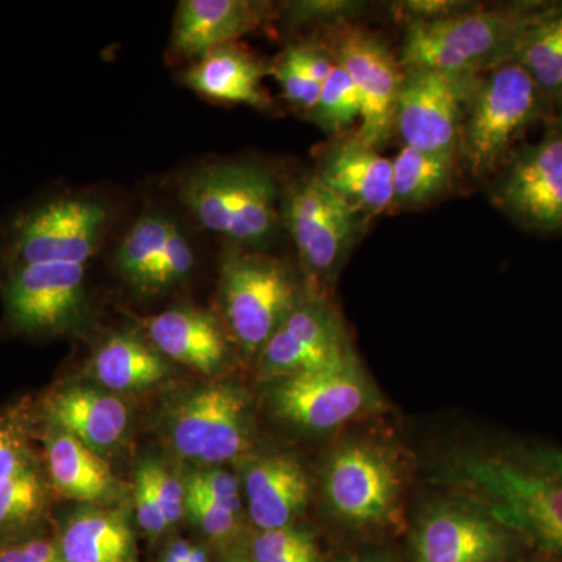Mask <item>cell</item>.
Listing matches in <instances>:
<instances>
[{"label": "cell", "mask_w": 562, "mask_h": 562, "mask_svg": "<svg viewBox=\"0 0 562 562\" xmlns=\"http://www.w3.org/2000/svg\"><path fill=\"white\" fill-rule=\"evenodd\" d=\"M338 317L321 301H301L260 351L265 382L353 366Z\"/></svg>", "instance_id": "cell-12"}, {"label": "cell", "mask_w": 562, "mask_h": 562, "mask_svg": "<svg viewBox=\"0 0 562 562\" xmlns=\"http://www.w3.org/2000/svg\"><path fill=\"white\" fill-rule=\"evenodd\" d=\"M265 76L266 66L232 43L191 63L184 72L183 83L209 101L243 103L265 110L271 105L262 88Z\"/></svg>", "instance_id": "cell-24"}, {"label": "cell", "mask_w": 562, "mask_h": 562, "mask_svg": "<svg viewBox=\"0 0 562 562\" xmlns=\"http://www.w3.org/2000/svg\"><path fill=\"white\" fill-rule=\"evenodd\" d=\"M50 424L76 436L95 453L113 452L131 427L128 406L103 387H61L47 402Z\"/></svg>", "instance_id": "cell-21"}, {"label": "cell", "mask_w": 562, "mask_h": 562, "mask_svg": "<svg viewBox=\"0 0 562 562\" xmlns=\"http://www.w3.org/2000/svg\"><path fill=\"white\" fill-rule=\"evenodd\" d=\"M495 198L524 227L562 231V132L517 151L498 181Z\"/></svg>", "instance_id": "cell-15"}, {"label": "cell", "mask_w": 562, "mask_h": 562, "mask_svg": "<svg viewBox=\"0 0 562 562\" xmlns=\"http://www.w3.org/2000/svg\"><path fill=\"white\" fill-rule=\"evenodd\" d=\"M517 562H524V561H517Z\"/></svg>", "instance_id": "cell-48"}, {"label": "cell", "mask_w": 562, "mask_h": 562, "mask_svg": "<svg viewBox=\"0 0 562 562\" xmlns=\"http://www.w3.org/2000/svg\"><path fill=\"white\" fill-rule=\"evenodd\" d=\"M283 220L305 268L325 279L341 266L361 231L362 214L313 176L292 188Z\"/></svg>", "instance_id": "cell-9"}, {"label": "cell", "mask_w": 562, "mask_h": 562, "mask_svg": "<svg viewBox=\"0 0 562 562\" xmlns=\"http://www.w3.org/2000/svg\"><path fill=\"white\" fill-rule=\"evenodd\" d=\"M312 117L328 133L346 131L361 120V99L346 69L336 61L330 76L322 85L321 99Z\"/></svg>", "instance_id": "cell-30"}, {"label": "cell", "mask_w": 562, "mask_h": 562, "mask_svg": "<svg viewBox=\"0 0 562 562\" xmlns=\"http://www.w3.org/2000/svg\"><path fill=\"white\" fill-rule=\"evenodd\" d=\"M88 265L41 262L0 268L3 321L24 336L61 335L79 324L87 306Z\"/></svg>", "instance_id": "cell-8"}, {"label": "cell", "mask_w": 562, "mask_h": 562, "mask_svg": "<svg viewBox=\"0 0 562 562\" xmlns=\"http://www.w3.org/2000/svg\"><path fill=\"white\" fill-rule=\"evenodd\" d=\"M225 562H244V561L235 560V561H225Z\"/></svg>", "instance_id": "cell-47"}, {"label": "cell", "mask_w": 562, "mask_h": 562, "mask_svg": "<svg viewBox=\"0 0 562 562\" xmlns=\"http://www.w3.org/2000/svg\"><path fill=\"white\" fill-rule=\"evenodd\" d=\"M247 562V561H246Z\"/></svg>", "instance_id": "cell-50"}, {"label": "cell", "mask_w": 562, "mask_h": 562, "mask_svg": "<svg viewBox=\"0 0 562 562\" xmlns=\"http://www.w3.org/2000/svg\"><path fill=\"white\" fill-rule=\"evenodd\" d=\"M135 506L136 519L146 535L157 538L171 528L162 513L146 461L140 462L135 475Z\"/></svg>", "instance_id": "cell-38"}, {"label": "cell", "mask_w": 562, "mask_h": 562, "mask_svg": "<svg viewBox=\"0 0 562 562\" xmlns=\"http://www.w3.org/2000/svg\"><path fill=\"white\" fill-rule=\"evenodd\" d=\"M453 155L430 154L405 146L392 160L394 205H425L449 190Z\"/></svg>", "instance_id": "cell-26"}, {"label": "cell", "mask_w": 562, "mask_h": 562, "mask_svg": "<svg viewBox=\"0 0 562 562\" xmlns=\"http://www.w3.org/2000/svg\"><path fill=\"white\" fill-rule=\"evenodd\" d=\"M475 76L408 69L398 92L395 128L406 146L453 155L460 139L462 105L475 91Z\"/></svg>", "instance_id": "cell-10"}, {"label": "cell", "mask_w": 562, "mask_h": 562, "mask_svg": "<svg viewBox=\"0 0 562 562\" xmlns=\"http://www.w3.org/2000/svg\"><path fill=\"white\" fill-rule=\"evenodd\" d=\"M190 562H209L205 550H202L201 547H194V552L191 554Z\"/></svg>", "instance_id": "cell-44"}, {"label": "cell", "mask_w": 562, "mask_h": 562, "mask_svg": "<svg viewBox=\"0 0 562 562\" xmlns=\"http://www.w3.org/2000/svg\"><path fill=\"white\" fill-rule=\"evenodd\" d=\"M194 547L187 541H173L162 554L161 562H190Z\"/></svg>", "instance_id": "cell-43"}, {"label": "cell", "mask_w": 562, "mask_h": 562, "mask_svg": "<svg viewBox=\"0 0 562 562\" xmlns=\"http://www.w3.org/2000/svg\"><path fill=\"white\" fill-rule=\"evenodd\" d=\"M47 483L38 464L0 486V547L41 535Z\"/></svg>", "instance_id": "cell-27"}, {"label": "cell", "mask_w": 562, "mask_h": 562, "mask_svg": "<svg viewBox=\"0 0 562 562\" xmlns=\"http://www.w3.org/2000/svg\"><path fill=\"white\" fill-rule=\"evenodd\" d=\"M262 10L249 0H183L173 16L169 55L173 61H198L255 31Z\"/></svg>", "instance_id": "cell-18"}, {"label": "cell", "mask_w": 562, "mask_h": 562, "mask_svg": "<svg viewBox=\"0 0 562 562\" xmlns=\"http://www.w3.org/2000/svg\"><path fill=\"white\" fill-rule=\"evenodd\" d=\"M273 412L308 431L341 427L373 405V394L357 364L299 373L273 382Z\"/></svg>", "instance_id": "cell-14"}, {"label": "cell", "mask_w": 562, "mask_h": 562, "mask_svg": "<svg viewBox=\"0 0 562 562\" xmlns=\"http://www.w3.org/2000/svg\"><path fill=\"white\" fill-rule=\"evenodd\" d=\"M272 74L279 80L284 98L301 111L312 114L319 103L322 85L303 72L286 54L281 55Z\"/></svg>", "instance_id": "cell-35"}, {"label": "cell", "mask_w": 562, "mask_h": 562, "mask_svg": "<svg viewBox=\"0 0 562 562\" xmlns=\"http://www.w3.org/2000/svg\"><path fill=\"white\" fill-rule=\"evenodd\" d=\"M284 54H286L303 72L308 74L313 80H316L317 83L321 85L325 83V80L328 79V76H330L336 65L324 50L313 46H302V44H299V46L288 47Z\"/></svg>", "instance_id": "cell-40"}, {"label": "cell", "mask_w": 562, "mask_h": 562, "mask_svg": "<svg viewBox=\"0 0 562 562\" xmlns=\"http://www.w3.org/2000/svg\"><path fill=\"white\" fill-rule=\"evenodd\" d=\"M250 403L236 384L188 392L166 417V438L177 457L199 468H220L241 457L251 441Z\"/></svg>", "instance_id": "cell-7"}, {"label": "cell", "mask_w": 562, "mask_h": 562, "mask_svg": "<svg viewBox=\"0 0 562 562\" xmlns=\"http://www.w3.org/2000/svg\"><path fill=\"white\" fill-rule=\"evenodd\" d=\"M314 176L362 216H379L394 205L392 161L355 138L333 147Z\"/></svg>", "instance_id": "cell-20"}, {"label": "cell", "mask_w": 562, "mask_h": 562, "mask_svg": "<svg viewBox=\"0 0 562 562\" xmlns=\"http://www.w3.org/2000/svg\"><path fill=\"white\" fill-rule=\"evenodd\" d=\"M314 547L312 536L294 527L261 531L254 542V562H290Z\"/></svg>", "instance_id": "cell-34"}, {"label": "cell", "mask_w": 562, "mask_h": 562, "mask_svg": "<svg viewBox=\"0 0 562 562\" xmlns=\"http://www.w3.org/2000/svg\"><path fill=\"white\" fill-rule=\"evenodd\" d=\"M109 210L83 194H52L24 206L0 227V268L79 262L98 254Z\"/></svg>", "instance_id": "cell-4"}, {"label": "cell", "mask_w": 562, "mask_h": 562, "mask_svg": "<svg viewBox=\"0 0 562 562\" xmlns=\"http://www.w3.org/2000/svg\"><path fill=\"white\" fill-rule=\"evenodd\" d=\"M0 562H65L57 538L40 535L0 547Z\"/></svg>", "instance_id": "cell-39"}, {"label": "cell", "mask_w": 562, "mask_h": 562, "mask_svg": "<svg viewBox=\"0 0 562 562\" xmlns=\"http://www.w3.org/2000/svg\"><path fill=\"white\" fill-rule=\"evenodd\" d=\"M512 61L530 74L543 94H561L562 7H554L538 24L532 25Z\"/></svg>", "instance_id": "cell-29"}, {"label": "cell", "mask_w": 562, "mask_h": 562, "mask_svg": "<svg viewBox=\"0 0 562 562\" xmlns=\"http://www.w3.org/2000/svg\"><path fill=\"white\" fill-rule=\"evenodd\" d=\"M173 224L176 221L168 214L147 210L121 239L114 255V265L121 279L136 292H143L147 277L160 261Z\"/></svg>", "instance_id": "cell-28"}, {"label": "cell", "mask_w": 562, "mask_h": 562, "mask_svg": "<svg viewBox=\"0 0 562 562\" xmlns=\"http://www.w3.org/2000/svg\"><path fill=\"white\" fill-rule=\"evenodd\" d=\"M171 372L169 362L150 341L133 333H114L92 355L91 373L103 390H149Z\"/></svg>", "instance_id": "cell-25"}, {"label": "cell", "mask_w": 562, "mask_h": 562, "mask_svg": "<svg viewBox=\"0 0 562 562\" xmlns=\"http://www.w3.org/2000/svg\"><path fill=\"white\" fill-rule=\"evenodd\" d=\"M542 95L530 74L505 63L479 80L469 101L462 150L475 176L492 172L519 138L542 113Z\"/></svg>", "instance_id": "cell-6"}, {"label": "cell", "mask_w": 562, "mask_h": 562, "mask_svg": "<svg viewBox=\"0 0 562 562\" xmlns=\"http://www.w3.org/2000/svg\"><path fill=\"white\" fill-rule=\"evenodd\" d=\"M36 464L24 417H0V486Z\"/></svg>", "instance_id": "cell-32"}, {"label": "cell", "mask_w": 562, "mask_h": 562, "mask_svg": "<svg viewBox=\"0 0 562 562\" xmlns=\"http://www.w3.org/2000/svg\"><path fill=\"white\" fill-rule=\"evenodd\" d=\"M52 487L74 502L109 505L117 494V482L101 454L76 436L50 424L44 436Z\"/></svg>", "instance_id": "cell-23"}, {"label": "cell", "mask_w": 562, "mask_h": 562, "mask_svg": "<svg viewBox=\"0 0 562 562\" xmlns=\"http://www.w3.org/2000/svg\"><path fill=\"white\" fill-rule=\"evenodd\" d=\"M360 9L358 3L341 2V0H333V2H297L292 3V20L295 21H313V20H339L353 13Z\"/></svg>", "instance_id": "cell-41"}, {"label": "cell", "mask_w": 562, "mask_h": 562, "mask_svg": "<svg viewBox=\"0 0 562 562\" xmlns=\"http://www.w3.org/2000/svg\"><path fill=\"white\" fill-rule=\"evenodd\" d=\"M553 9L525 3L409 21L401 65L453 76H475L479 70L498 68L513 60L527 32Z\"/></svg>", "instance_id": "cell-2"}, {"label": "cell", "mask_w": 562, "mask_h": 562, "mask_svg": "<svg viewBox=\"0 0 562 562\" xmlns=\"http://www.w3.org/2000/svg\"><path fill=\"white\" fill-rule=\"evenodd\" d=\"M560 99H561V116H560V125H561V132H562V92L560 94Z\"/></svg>", "instance_id": "cell-46"}, {"label": "cell", "mask_w": 562, "mask_h": 562, "mask_svg": "<svg viewBox=\"0 0 562 562\" xmlns=\"http://www.w3.org/2000/svg\"><path fill=\"white\" fill-rule=\"evenodd\" d=\"M187 514L211 539L225 541L238 530V514L228 512L201 491L187 484Z\"/></svg>", "instance_id": "cell-33"}, {"label": "cell", "mask_w": 562, "mask_h": 562, "mask_svg": "<svg viewBox=\"0 0 562 562\" xmlns=\"http://www.w3.org/2000/svg\"><path fill=\"white\" fill-rule=\"evenodd\" d=\"M324 492L339 519L351 525H376L394 513L401 479L384 450L371 443L349 442L325 465Z\"/></svg>", "instance_id": "cell-11"}, {"label": "cell", "mask_w": 562, "mask_h": 562, "mask_svg": "<svg viewBox=\"0 0 562 562\" xmlns=\"http://www.w3.org/2000/svg\"><path fill=\"white\" fill-rule=\"evenodd\" d=\"M244 562H246V561H244Z\"/></svg>", "instance_id": "cell-49"}, {"label": "cell", "mask_w": 562, "mask_h": 562, "mask_svg": "<svg viewBox=\"0 0 562 562\" xmlns=\"http://www.w3.org/2000/svg\"><path fill=\"white\" fill-rule=\"evenodd\" d=\"M408 13L409 21H432L452 16L464 11V3L447 2V0H414L402 7Z\"/></svg>", "instance_id": "cell-42"}, {"label": "cell", "mask_w": 562, "mask_h": 562, "mask_svg": "<svg viewBox=\"0 0 562 562\" xmlns=\"http://www.w3.org/2000/svg\"><path fill=\"white\" fill-rule=\"evenodd\" d=\"M487 512L541 552L562 557V449L520 446L461 465Z\"/></svg>", "instance_id": "cell-1"}, {"label": "cell", "mask_w": 562, "mask_h": 562, "mask_svg": "<svg viewBox=\"0 0 562 562\" xmlns=\"http://www.w3.org/2000/svg\"><path fill=\"white\" fill-rule=\"evenodd\" d=\"M522 541L490 512L438 503L414 531L416 562H508Z\"/></svg>", "instance_id": "cell-13"}, {"label": "cell", "mask_w": 562, "mask_h": 562, "mask_svg": "<svg viewBox=\"0 0 562 562\" xmlns=\"http://www.w3.org/2000/svg\"><path fill=\"white\" fill-rule=\"evenodd\" d=\"M346 562H382V561L373 560V558H357V560H349Z\"/></svg>", "instance_id": "cell-45"}, {"label": "cell", "mask_w": 562, "mask_h": 562, "mask_svg": "<svg viewBox=\"0 0 562 562\" xmlns=\"http://www.w3.org/2000/svg\"><path fill=\"white\" fill-rule=\"evenodd\" d=\"M179 198L211 235L239 249L271 241L280 224L276 180L250 162L202 166L181 177Z\"/></svg>", "instance_id": "cell-3"}, {"label": "cell", "mask_w": 562, "mask_h": 562, "mask_svg": "<svg viewBox=\"0 0 562 562\" xmlns=\"http://www.w3.org/2000/svg\"><path fill=\"white\" fill-rule=\"evenodd\" d=\"M338 63L349 72L361 99V128L355 139L380 150L395 131L403 74L384 43L366 32H350L339 44Z\"/></svg>", "instance_id": "cell-16"}, {"label": "cell", "mask_w": 562, "mask_h": 562, "mask_svg": "<svg viewBox=\"0 0 562 562\" xmlns=\"http://www.w3.org/2000/svg\"><path fill=\"white\" fill-rule=\"evenodd\" d=\"M188 486L201 491L211 501L220 503L228 512L238 514L243 508L241 482L233 473L221 468H206L184 479Z\"/></svg>", "instance_id": "cell-36"}, {"label": "cell", "mask_w": 562, "mask_h": 562, "mask_svg": "<svg viewBox=\"0 0 562 562\" xmlns=\"http://www.w3.org/2000/svg\"><path fill=\"white\" fill-rule=\"evenodd\" d=\"M57 542L65 562H138L128 514L110 505H87L70 513Z\"/></svg>", "instance_id": "cell-22"}, {"label": "cell", "mask_w": 562, "mask_h": 562, "mask_svg": "<svg viewBox=\"0 0 562 562\" xmlns=\"http://www.w3.org/2000/svg\"><path fill=\"white\" fill-rule=\"evenodd\" d=\"M144 461L149 468L151 482L157 491L166 520H168L169 527H173L187 514V483L176 473L169 471L160 461L151 460V458Z\"/></svg>", "instance_id": "cell-37"}, {"label": "cell", "mask_w": 562, "mask_h": 562, "mask_svg": "<svg viewBox=\"0 0 562 562\" xmlns=\"http://www.w3.org/2000/svg\"><path fill=\"white\" fill-rule=\"evenodd\" d=\"M241 484L251 522L261 531L292 527L312 495L305 468L286 453L251 458L244 464Z\"/></svg>", "instance_id": "cell-17"}, {"label": "cell", "mask_w": 562, "mask_h": 562, "mask_svg": "<svg viewBox=\"0 0 562 562\" xmlns=\"http://www.w3.org/2000/svg\"><path fill=\"white\" fill-rule=\"evenodd\" d=\"M220 297L227 330L247 355H260L302 301L283 261L239 247L222 261Z\"/></svg>", "instance_id": "cell-5"}, {"label": "cell", "mask_w": 562, "mask_h": 562, "mask_svg": "<svg viewBox=\"0 0 562 562\" xmlns=\"http://www.w3.org/2000/svg\"><path fill=\"white\" fill-rule=\"evenodd\" d=\"M147 338L162 357L203 375L220 373L231 358L224 325L194 306H176L147 321Z\"/></svg>", "instance_id": "cell-19"}, {"label": "cell", "mask_w": 562, "mask_h": 562, "mask_svg": "<svg viewBox=\"0 0 562 562\" xmlns=\"http://www.w3.org/2000/svg\"><path fill=\"white\" fill-rule=\"evenodd\" d=\"M195 261H198V255H195L191 239L176 222L160 261L154 266L147 277L143 294H157V292L177 286L194 271Z\"/></svg>", "instance_id": "cell-31"}]
</instances>
